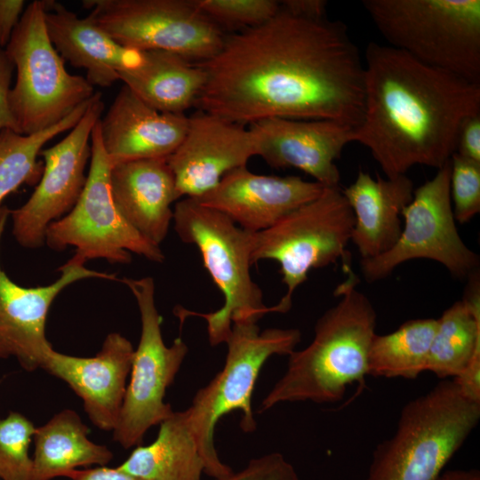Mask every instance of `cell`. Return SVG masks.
I'll use <instances>...</instances> for the list:
<instances>
[{
  "instance_id": "cell-12",
  "label": "cell",
  "mask_w": 480,
  "mask_h": 480,
  "mask_svg": "<svg viewBox=\"0 0 480 480\" xmlns=\"http://www.w3.org/2000/svg\"><path fill=\"white\" fill-rule=\"evenodd\" d=\"M89 16L116 43L139 52L165 51L193 63L212 58L225 36L195 0H84Z\"/></svg>"
},
{
  "instance_id": "cell-26",
  "label": "cell",
  "mask_w": 480,
  "mask_h": 480,
  "mask_svg": "<svg viewBox=\"0 0 480 480\" xmlns=\"http://www.w3.org/2000/svg\"><path fill=\"white\" fill-rule=\"evenodd\" d=\"M117 467L145 480H201L204 463L186 412L173 411L159 424L155 441L136 446Z\"/></svg>"
},
{
  "instance_id": "cell-8",
  "label": "cell",
  "mask_w": 480,
  "mask_h": 480,
  "mask_svg": "<svg viewBox=\"0 0 480 480\" xmlns=\"http://www.w3.org/2000/svg\"><path fill=\"white\" fill-rule=\"evenodd\" d=\"M48 0H36L24 10L5 52L17 77L9 92L16 132L30 135L63 120L94 95L93 86L69 74L53 47L44 23Z\"/></svg>"
},
{
  "instance_id": "cell-7",
  "label": "cell",
  "mask_w": 480,
  "mask_h": 480,
  "mask_svg": "<svg viewBox=\"0 0 480 480\" xmlns=\"http://www.w3.org/2000/svg\"><path fill=\"white\" fill-rule=\"evenodd\" d=\"M300 339L301 333L295 328L260 331L254 322L232 324L225 342L228 352L223 368L196 392L191 405L185 410L207 476L220 479L233 472L220 460L215 449L217 422L228 413L240 411V428L245 433L254 432L257 423L251 400L260 372L272 356H289Z\"/></svg>"
},
{
  "instance_id": "cell-24",
  "label": "cell",
  "mask_w": 480,
  "mask_h": 480,
  "mask_svg": "<svg viewBox=\"0 0 480 480\" xmlns=\"http://www.w3.org/2000/svg\"><path fill=\"white\" fill-rule=\"evenodd\" d=\"M118 76L144 103L169 114H184L196 106L206 81L200 65L158 50L142 52L140 64L120 71Z\"/></svg>"
},
{
  "instance_id": "cell-15",
  "label": "cell",
  "mask_w": 480,
  "mask_h": 480,
  "mask_svg": "<svg viewBox=\"0 0 480 480\" xmlns=\"http://www.w3.org/2000/svg\"><path fill=\"white\" fill-rule=\"evenodd\" d=\"M10 211L0 205V247ZM84 264L74 255L58 268L60 276L53 283L28 288L11 280L0 263V359L15 358L28 372L40 368L53 348L46 338L45 326L50 307L59 293L86 278L119 281L116 274L88 269Z\"/></svg>"
},
{
  "instance_id": "cell-39",
  "label": "cell",
  "mask_w": 480,
  "mask_h": 480,
  "mask_svg": "<svg viewBox=\"0 0 480 480\" xmlns=\"http://www.w3.org/2000/svg\"><path fill=\"white\" fill-rule=\"evenodd\" d=\"M437 480H480V472L476 468L452 469L444 471Z\"/></svg>"
},
{
  "instance_id": "cell-11",
  "label": "cell",
  "mask_w": 480,
  "mask_h": 480,
  "mask_svg": "<svg viewBox=\"0 0 480 480\" xmlns=\"http://www.w3.org/2000/svg\"><path fill=\"white\" fill-rule=\"evenodd\" d=\"M119 282L133 294L141 323L121 412L112 431L114 441L130 449L141 445L147 431L173 412L170 404L164 402L165 392L173 383L188 348L180 338L170 347L165 345L152 277H124Z\"/></svg>"
},
{
  "instance_id": "cell-37",
  "label": "cell",
  "mask_w": 480,
  "mask_h": 480,
  "mask_svg": "<svg viewBox=\"0 0 480 480\" xmlns=\"http://www.w3.org/2000/svg\"><path fill=\"white\" fill-rule=\"evenodd\" d=\"M70 480H145L133 476L118 467L100 466L76 469L68 476Z\"/></svg>"
},
{
  "instance_id": "cell-33",
  "label": "cell",
  "mask_w": 480,
  "mask_h": 480,
  "mask_svg": "<svg viewBox=\"0 0 480 480\" xmlns=\"http://www.w3.org/2000/svg\"><path fill=\"white\" fill-rule=\"evenodd\" d=\"M215 480H299L293 466L279 452L251 460L238 472Z\"/></svg>"
},
{
  "instance_id": "cell-14",
  "label": "cell",
  "mask_w": 480,
  "mask_h": 480,
  "mask_svg": "<svg viewBox=\"0 0 480 480\" xmlns=\"http://www.w3.org/2000/svg\"><path fill=\"white\" fill-rule=\"evenodd\" d=\"M104 110L102 94L96 92L84 116L70 132L54 146L43 149L44 172L28 201L11 210L12 235L28 249L44 244L49 225L68 214L86 183L85 167L92 154V131Z\"/></svg>"
},
{
  "instance_id": "cell-1",
  "label": "cell",
  "mask_w": 480,
  "mask_h": 480,
  "mask_svg": "<svg viewBox=\"0 0 480 480\" xmlns=\"http://www.w3.org/2000/svg\"><path fill=\"white\" fill-rule=\"evenodd\" d=\"M199 110L242 125L268 117L332 120L356 128L364 110V67L347 25L280 11L224 39L198 63Z\"/></svg>"
},
{
  "instance_id": "cell-3",
  "label": "cell",
  "mask_w": 480,
  "mask_h": 480,
  "mask_svg": "<svg viewBox=\"0 0 480 480\" xmlns=\"http://www.w3.org/2000/svg\"><path fill=\"white\" fill-rule=\"evenodd\" d=\"M342 261L346 278L334 290L339 301L317 320L311 343L289 355L286 372L264 397L259 412L284 402L334 403L343 398L348 385L364 386L377 314L357 289L360 280L349 253Z\"/></svg>"
},
{
  "instance_id": "cell-20",
  "label": "cell",
  "mask_w": 480,
  "mask_h": 480,
  "mask_svg": "<svg viewBox=\"0 0 480 480\" xmlns=\"http://www.w3.org/2000/svg\"><path fill=\"white\" fill-rule=\"evenodd\" d=\"M188 124L185 114L159 112L124 85L103 118L100 133L112 165L170 156L183 140Z\"/></svg>"
},
{
  "instance_id": "cell-25",
  "label": "cell",
  "mask_w": 480,
  "mask_h": 480,
  "mask_svg": "<svg viewBox=\"0 0 480 480\" xmlns=\"http://www.w3.org/2000/svg\"><path fill=\"white\" fill-rule=\"evenodd\" d=\"M89 428L78 413L64 409L36 427L33 437L31 480H52L92 466H107L113 452L92 442Z\"/></svg>"
},
{
  "instance_id": "cell-16",
  "label": "cell",
  "mask_w": 480,
  "mask_h": 480,
  "mask_svg": "<svg viewBox=\"0 0 480 480\" xmlns=\"http://www.w3.org/2000/svg\"><path fill=\"white\" fill-rule=\"evenodd\" d=\"M256 156L253 136L244 125L198 110L188 116L186 134L166 158L180 197H199L229 172Z\"/></svg>"
},
{
  "instance_id": "cell-13",
  "label": "cell",
  "mask_w": 480,
  "mask_h": 480,
  "mask_svg": "<svg viewBox=\"0 0 480 480\" xmlns=\"http://www.w3.org/2000/svg\"><path fill=\"white\" fill-rule=\"evenodd\" d=\"M451 159L436 175L414 189L402 212L404 224L396 243L386 252L361 260L368 283L387 277L399 265L427 259L443 265L452 276L468 278L478 271L479 256L460 237L450 196Z\"/></svg>"
},
{
  "instance_id": "cell-17",
  "label": "cell",
  "mask_w": 480,
  "mask_h": 480,
  "mask_svg": "<svg viewBox=\"0 0 480 480\" xmlns=\"http://www.w3.org/2000/svg\"><path fill=\"white\" fill-rule=\"evenodd\" d=\"M256 156L276 169L295 168L325 188L339 187L335 161L351 142L352 128L332 120L268 117L249 125Z\"/></svg>"
},
{
  "instance_id": "cell-27",
  "label": "cell",
  "mask_w": 480,
  "mask_h": 480,
  "mask_svg": "<svg viewBox=\"0 0 480 480\" xmlns=\"http://www.w3.org/2000/svg\"><path fill=\"white\" fill-rule=\"evenodd\" d=\"M462 300L437 318L427 371L445 380L457 378L472 362H480V286L478 271L472 274Z\"/></svg>"
},
{
  "instance_id": "cell-32",
  "label": "cell",
  "mask_w": 480,
  "mask_h": 480,
  "mask_svg": "<svg viewBox=\"0 0 480 480\" xmlns=\"http://www.w3.org/2000/svg\"><path fill=\"white\" fill-rule=\"evenodd\" d=\"M450 196L459 223H467L480 212V163L457 153L452 156Z\"/></svg>"
},
{
  "instance_id": "cell-5",
  "label": "cell",
  "mask_w": 480,
  "mask_h": 480,
  "mask_svg": "<svg viewBox=\"0 0 480 480\" xmlns=\"http://www.w3.org/2000/svg\"><path fill=\"white\" fill-rule=\"evenodd\" d=\"M172 222L180 239L197 247L204 268L224 297L223 305L215 311H181L184 316H196L206 321L212 346L227 341L233 323H258L266 314L273 313L250 273L254 233L191 197L176 203Z\"/></svg>"
},
{
  "instance_id": "cell-9",
  "label": "cell",
  "mask_w": 480,
  "mask_h": 480,
  "mask_svg": "<svg viewBox=\"0 0 480 480\" xmlns=\"http://www.w3.org/2000/svg\"><path fill=\"white\" fill-rule=\"evenodd\" d=\"M354 214L340 187L325 188L316 198L295 209L273 227L253 234L252 264L276 261L286 292L273 313L292 307L294 291L308 272L335 263L348 255Z\"/></svg>"
},
{
  "instance_id": "cell-31",
  "label": "cell",
  "mask_w": 480,
  "mask_h": 480,
  "mask_svg": "<svg viewBox=\"0 0 480 480\" xmlns=\"http://www.w3.org/2000/svg\"><path fill=\"white\" fill-rule=\"evenodd\" d=\"M200 11L217 26H260L280 11V3L275 0H195ZM220 27V26H219Z\"/></svg>"
},
{
  "instance_id": "cell-30",
  "label": "cell",
  "mask_w": 480,
  "mask_h": 480,
  "mask_svg": "<svg viewBox=\"0 0 480 480\" xmlns=\"http://www.w3.org/2000/svg\"><path fill=\"white\" fill-rule=\"evenodd\" d=\"M35 424L18 412L0 419V480H31Z\"/></svg>"
},
{
  "instance_id": "cell-28",
  "label": "cell",
  "mask_w": 480,
  "mask_h": 480,
  "mask_svg": "<svg viewBox=\"0 0 480 480\" xmlns=\"http://www.w3.org/2000/svg\"><path fill=\"white\" fill-rule=\"evenodd\" d=\"M437 319L418 318L396 331L375 334L367 360V374L373 377L415 379L427 371Z\"/></svg>"
},
{
  "instance_id": "cell-10",
  "label": "cell",
  "mask_w": 480,
  "mask_h": 480,
  "mask_svg": "<svg viewBox=\"0 0 480 480\" xmlns=\"http://www.w3.org/2000/svg\"><path fill=\"white\" fill-rule=\"evenodd\" d=\"M100 119L92 131L91 164L84 188L74 208L49 225L44 244L55 251L73 246L74 255L84 262L104 259L112 264H129L131 253H135L161 263L164 254L160 246L133 228L114 204L109 184L111 164L102 145Z\"/></svg>"
},
{
  "instance_id": "cell-29",
  "label": "cell",
  "mask_w": 480,
  "mask_h": 480,
  "mask_svg": "<svg viewBox=\"0 0 480 480\" xmlns=\"http://www.w3.org/2000/svg\"><path fill=\"white\" fill-rule=\"evenodd\" d=\"M90 101L78 106L59 124L36 133L22 135L10 129L0 132V205L21 184L32 185L39 181L44 162L38 161L37 156L42 148L53 137L74 128Z\"/></svg>"
},
{
  "instance_id": "cell-6",
  "label": "cell",
  "mask_w": 480,
  "mask_h": 480,
  "mask_svg": "<svg viewBox=\"0 0 480 480\" xmlns=\"http://www.w3.org/2000/svg\"><path fill=\"white\" fill-rule=\"evenodd\" d=\"M388 45L480 83L479 0H364Z\"/></svg>"
},
{
  "instance_id": "cell-19",
  "label": "cell",
  "mask_w": 480,
  "mask_h": 480,
  "mask_svg": "<svg viewBox=\"0 0 480 480\" xmlns=\"http://www.w3.org/2000/svg\"><path fill=\"white\" fill-rule=\"evenodd\" d=\"M325 187L299 176L257 174L247 166L227 173L212 190L196 197L241 228L258 233L319 196Z\"/></svg>"
},
{
  "instance_id": "cell-38",
  "label": "cell",
  "mask_w": 480,
  "mask_h": 480,
  "mask_svg": "<svg viewBox=\"0 0 480 480\" xmlns=\"http://www.w3.org/2000/svg\"><path fill=\"white\" fill-rule=\"evenodd\" d=\"M281 8L294 16L318 20L326 17L327 2L324 0H285Z\"/></svg>"
},
{
  "instance_id": "cell-36",
  "label": "cell",
  "mask_w": 480,
  "mask_h": 480,
  "mask_svg": "<svg viewBox=\"0 0 480 480\" xmlns=\"http://www.w3.org/2000/svg\"><path fill=\"white\" fill-rule=\"evenodd\" d=\"M25 4L23 0H0V48L7 46Z\"/></svg>"
},
{
  "instance_id": "cell-18",
  "label": "cell",
  "mask_w": 480,
  "mask_h": 480,
  "mask_svg": "<svg viewBox=\"0 0 480 480\" xmlns=\"http://www.w3.org/2000/svg\"><path fill=\"white\" fill-rule=\"evenodd\" d=\"M133 353L128 339L111 332L95 356H75L52 348L40 368L64 381L79 396L95 427L113 431L121 412Z\"/></svg>"
},
{
  "instance_id": "cell-23",
  "label": "cell",
  "mask_w": 480,
  "mask_h": 480,
  "mask_svg": "<svg viewBox=\"0 0 480 480\" xmlns=\"http://www.w3.org/2000/svg\"><path fill=\"white\" fill-rule=\"evenodd\" d=\"M412 180L406 176L372 178L360 171L341 189L354 214L351 240L362 260L377 257L393 247L402 232V212L412 201Z\"/></svg>"
},
{
  "instance_id": "cell-22",
  "label": "cell",
  "mask_w": 480,
  "mask_h": 480,
  "mask_svg": "<svg viewBox=\"0 0 480 480\" xmlns=\"http://www.w3.org/2000/svg\"><path fill=\"white\" fill-rule=\"evenodd\" d=\"M44 23L59 54L73 67L85 69L92 86L112 85L120 71L142 60V52L122 46L89 15L80 18L55 1L47 2Z\"/></svg>"
},
{
  "instance_id": "cell-2",
  "label": "cell",
  "mask_w": 480,
  "mask_h": 480,
  "mask_svg": "<svg viewBox=\"0 0 480 480\" xmlns=\"http://www.w3.org/2000/svg\"><path fill=\"white\" fill-rule=\"evenodd\" d=\"M364 67V110L351 142L367 148L386 177L419 164L440 169L456 151L461 124L480 114V83L374 42Z\"/></svg>"
},
{
  "instance_id": "cell-35",
  "label": "cell",
  "mask_w": 480,
  "mask_h": 480,
  "mask_svg": "<svg viewBox=\"0 0 480 480\" xmlns=\"http://www.w3.org/2000/svg\"><path fill=\"white\" fill-rule=\"evenodd\" d=\"M14 64L0 48V132L10 129L16 132V124L9 106V92Z\"/></svg>"
},
{
  "instance_id": "cell-4",
  "label": "cell",
  "mask_w": 480,
  "mask_h": 480,
  "mask_svg": "<svg viewBox=\"0 0 480 480\" xmlns=\"http://www.w3.org/2000/svg\"><path fill=\"white\" fill-rule=\"evenodd\" d=\"M480 420V402L453 379L408 402L394 435L372 454L366 480H437Z\"/></svg>"
},
{
  "instance_id": "cell-21",
  "label": "cell",
  "mask_w": 480,
  "mask_h": 480,
  "mask_svg": "<svg viewBox=\"0 0 480 480\" xmlns=\"http://www.w3.org/2000/svg\"><path fill=\"white\" fill-rule=\"evenodd\" d=\"M112 198L122 216L141 236L160 246L180 199L173 173L164 158L141 159L111 166Z\"/></svg>"
},
{
  "instance_id": "cell-34",
  "label": "cell",
  "mask_w": 480,
  "mask_h": 480,
  "mask_svg": "<svg viewBox=\"0 0 480 480\" xmlns=\"http://www.w3.org/2000/svg\"><path fill=\"white\" fill-rule=\"evenodd\" d=\"M455 153L480 163V114L468 117L461 124Z\"/></svg>"
}]
</instances>
